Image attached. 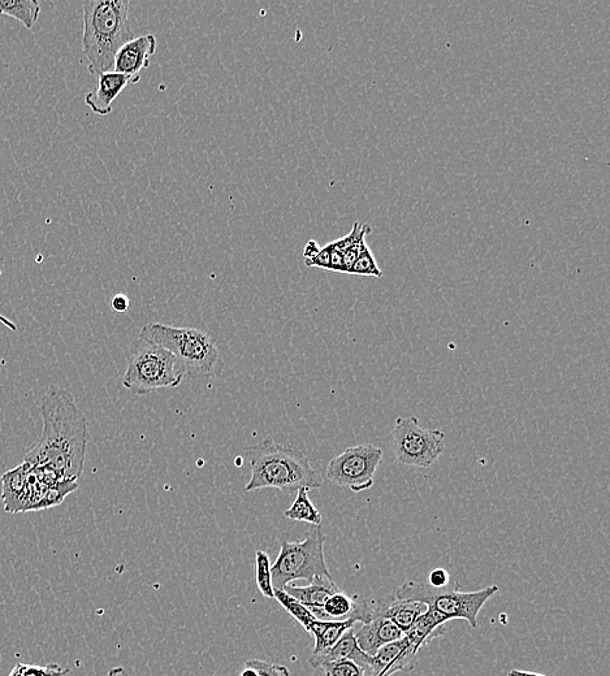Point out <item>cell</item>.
<instances>
[{"mask_svg":"<svg viewBox=\"0 0 610 676\" xmlns=\"http://www.w3.org/2000/svg\"><path fill=\"white\" fill-rule=\"evenodd\" d=\"M42 435L24 457L29 465L53 471L63 480L77 481L84 472L89 426L68 390L51 385L43 394Z\"/></svg>","mask_w":610,"mask_h":676,"instance_id":"6da1fadb","label":"cell"},{"mask_svg":"<svg viewBox=\"0 0 610 676\" xmlns=\"http://www.w3.org/2000/svg\"><path fill=\"white\" fill-rule=\"evenodd\" d=\"M127 0H88L82 6V52L94 76L114 71L116 52L134 38Z\"/></svg>","mask_w":610,"mask_h":676,"instance_id":"7a4b0ae2","label":"cell"},{"mask_svg":"<svg viewBox=\"0 0 610 676\" xmlns=\"http://www.w3.org/2000/svg\"><path fill=\"white\" fill-rule=\"evenodd\" d=\"M246 458L252 476L245 492L267 488L292 492L305 488L310 491L322 487V480L310 459L292 445L266 439L246 450Z\"/></svg>","mask_w":610,"mask_h":676,"instance_id":"3957f363","label":"cell"},{"mask_svg":"<svg viewBox=\"0 0 610 676\" xmlns=\"http://www.w3.org/2000/svg\"><path fill=\"white\" fill-rule=\"evenodd\" d=\"M140 337L170 351L190 379H214L224 370L218 346L202 329L149 323L141 329Z\"/></svg>","mask_w":610,"mask_h":676,"instance_id":"277c9868","label":"cell"},{"mask_svg":"<svg viewBox=\"0 0 610 676\" xmlns=\"http://www.w3.org/2000/svg\"><path fill=\"white\" fill-rule=\"evenodd\" d=\"M77 488V481L63 480L53 471L23 462L2 476L0 497L6 513H28L63 504Z\"/></svg>","mask_w":610,"mask_h":676,"instance_id":"5b68a950","label":"cell"},{"mask_svg":"<svg viewBox=\"0 0 610 676\" xmlns=\"http://www.w3.org/2000/svg\"><path fill=\"white\" fill-rule=\"evenodd\" d=\"M185 374L167 349L138 337L129 349L123 387L137 396L179 387Z\"/></svg>","mask_w":610,"mask_h":676,"instance_id":"8992f818","label":"cell"},{"mask_svg":"<svg viewBox=\"0 0 610 676\" xmlns=\"http://www.w3.org/2000/svg\"><path fill=\"white\" fill-rule=\"evenodd\" d=\"M499 592L497 585H490L475 592H461L454 588H432L431 585L406 582L393 595L400 600L418 601L443 615L447 621L464 619L471 627L478 626V615L483 606Z\"/></svg>","mask_w":610,"mask_h":676,"instance_id":"52a82bcc","label":"cell"},{"mask_svg":"<svg viewBox=\"0 0 610 676\" xmlns=\"http://www.w3.org/2000/svg\"><path fill=\"white\" fill-rule=\"evenodd\" d=\"M324 543L326 535L320 526H314L306 539L297 543L281 540L279 556L271 569L274 589H284L296 580L311 583L318 576L331 578L324 557Z\"/></svg>","mask_w":610,"mask_h":676,"instance_id":"ba28073f","label":"cell"},{"mask_svg":"<svg viewBox=\"0 0 610 676\" xmlns=\"http://www.w3.org/2000/svg\"><path fill=\"white\" fill-rule=\"evenodd\" d=\"M391 442L397 462L408 467H431L445 452V433L423 428L415 416H398Z\"/></svg>","mask_w":610,"mask_h":676,"instance_id":"9c48e42d","label":"cell"},{"mask_svg":"<svg viewBox=\"0 0 610 676\" xmlns=\"http://www.w3.org/2000/svg\"><path fill=\"white\" fill-rule=\"evenodd\" d=\"M383 455V450L375 445L352 446L331 459L326 478L337 487L348 488L354 493L369 491L374 487Z\"/></svg>","mask_w":610,"mask_h":676,"instance_id":"30bf717a","label":"cell"},{"mask_svg":"<svg viewBox=\"0 0 610 676\" xmlns=\"http://www.w3.org/2000/svg\"><path fill=\"white\" fill-rule=\"evenodd\" d=\"M423 648L404 635L402 639L384 645L372 656V663L365 676H392L396 673H410L417 665L419 652Z\"/></svg>","mask_w":610,"mask_h":676,"instance_id":"8fae6325","label":"cell"},{"mask_svg":"<svg viewBox=\"0 0 610 676\" xmlns=\"http://www.w3.org/2000/svg\"><path fill=\"white\" fill-rule=\"evenodd\" d=\"M141 76L124 75L115 71L98 76L97 88L85 95L86 106L99 116H107L112 112V103L120 97L129 85L138 84Z\"/></svg>","mask_w":610,"mask_h":676,"instance_id":"7c38bea8","label":"cell"},{"mask_svg":"<svg viewBox=\"0 0 610 676\" xmlns=\"http://www.w3.org/2000/svg\"><path fill=\"white\" fill-rule=\"evenodd\" d=\"M427 609L428 606L422 602L400 600L392 593L382 600L369 602V621L374 618L389 619L405 634Z\"/></svg>","mask_w":610,"mask_h":676,"instance_id":"4fadbf2b","label":"cell"},{"mask_svg":"<svg viewBox=\"0 0 610 676\" xmlns=\"http://www.w3.org/2000/svg\"><path fill=\"white\" fill-rule=\"evenodd\" d=\"M158 41L154 34H146L125 43L116 52L114 71L124 75L141 76L142 69L150 67V58L157 51Z\"/></svg>","mask_w":610,"mask_h":676,"instance_id":"5bb4252c","label":"cell"},{"mask_svg":"<svg viewBox=\"0 0 610 676\" xmlns=\"http://www.w3.org/2000/svg\"><path fill=\"white\" fill-rule=\"evenodd\" d=\"M357 631H354L359 648L369 656H375L376 652L384 645L391 644L404 637V632L395 623L385 618H374L366 623H359Z\"/></svg>","mask_w":610,"mask_h":676,"instance_id":"9a60e30c","label":"cell"},{"mask_svg":"<svg viewBox=\"0 0 610 676\" xmlns=\"http://www.w3.org/2000/svg\"><path fill=\"white\" fill-rule=\"evenodd\" d=\"M357 623L356 619L319 621L315 618L306 630L310 635H313L315 640L314 650L309 658L310 665L317 669L319 661L335 647L337 641L343 637L345 632L356 627Z\"/></svg>","mask_w":610,"mask_h":676,"instance_id":"2e32d148","label":"cell"},{"mask_svg":"<svg viewBox=\"0 0 610 676\" xmlns=\"http://www.w3.org/2000/svg\"><path fill=\"white\" fill-rule=\"evenodd\" d=\"M284 591L289 596L296 598L298 602H301L318 619L324 602L332 595H335V593L341 591V589L333 582L332 576L331 578L318 576L306 587H297V585L289 584L284 588Z\"/></svg>","mask_w":610,"mask_h":676,"instance_id":"e0dca14e","label":"cell"},{"mask_svg":"<svg viewBox=\"0 0 610 676\" xmlns=\"http://www.w3.org/2000/svg\"><path fill=\"white\" fill-rule=\"evenodd\" d=\"M333 661H350L356 663V665L365 670L366 673L371 667L372 657L359 648L356 636H354V628H350V630L346 631L343 637L337 641L335 647L319 661L317 669H319V666H322L323 663Z\"/></svg>","mask_w":610,"mask_h":676,"instance_id":"ac0fdd59","label":"cell"},{"mask_svg":"<svg viewBox=\"0 0 610 676\" xmlns=\"http://www.w3.org/2000/svg\"><path fill=\"white\" fill-rule=\"evenodd\" d=\"M0 15L14 17L32 30L41 15V3L37 0H0Z\"/></svg>","mask_w":610,"mask_h":676,"instance_id":"d6986e66","label":"cell"},{"mask_svg":"<svg viewBox=\"0 0 610 676\" xmlns=\"http://www.w3.org/2000/svg\"><path fill=\"white\" fill-rule=\"evenodd\" d=\"M284 517L294 520V522H304L320 526L322 524V514L313 505L309 497V491L305 488L298 489L297 496L288 510H285Z\"/></svg>","mask_w":610,"mask_h":676,"instance_id":"ffe728a7","label":"cell"},{"mask_svg":"<svg viewBox=\"0 0 610 676\" xmlns=\"http://www.w3.org/2000/svg\"><path fill=\"white\" fill-rule=\"evenodd\" d=\"M272 562L270 556L262 550L255 552V574L257 585L262 595L267 598H275V589L272 585Z\"/></svg>","mask_w":610,"mask_h":676,"instance_id":"44dd1931","label":"cell"},{"mask_svg":"<svg viewBox=\"0 0 610 676\" xmlns=\"http://www.w3.org/2000/svg\"><path fill=\"white\" fill-rule=\"evenodd\" d=\"M275 600H278L279 604L283 606V608L287 610L288 613L305 628V630H307L311 622L314 621V615L311 614L301 602H298L296 598L289 596L284 589H275Z\"/></svg>","mask_w":610,"mask_h":676,"instance_id":"7402d4cb","label":"cell"},{"mask_svg":"<svg viewBox=\"0 0 610 676\" xmlns=\"http://www.w3.org/2000/svg\"><path fill=\"white\" fill-rule=\"evenodd\" d=\"M71 670L50 663V665H28V663H16L8 676H67Z\"/></svg>","mask_w":610,"mask_h":676,"instance_id":"603a6c76","label":"cell"},{"mask_svg":"<svg viewBox=\"0 0 610 676\" xmlns=\"http://www.w3.org/2000/svg\"><path fill=\"white\" fill-rule=\"evenodd\" d=\"M350 275L372 276L378 277V279L383 277V272L378 267V264H376V260L374 255H372L369 246L366 245L363 247Z\"/></svg>","mask_w":610,"mask_h":676,"instance_id":"cb8c5ba5","label":"cell"},{"mask_svg":"<svg viewBox=\"0 0 610 676\" xmlns=\"http://www.w3.org/2000/svg\"><path fill=\"white\" fill-rule=\"evenodd\" d=\"M323 676H365V670L350 661H333L319 666Z\"/></svg>","mask_w":610,"mask_h":676,"instance_id":"d4e9b609","label":"cell"},{"mask_svg":"<svg viewBox=\"0 0 610 676\" xmlns=\"http://www.w3.org/2000/svg\"><path fill=\"white\" fill-rule=\"evenodd\" d=\"M246 667H252L259 676H291L287 667L267 661L250 660L246 662Z\"/></svg>","mask_w":610,"mask_h":676,"instance_id":"484cf974","label":"cell"},{"mask_svg":"<svg viewBox=\"0 0 610 676\" xmlns=\"http://www.w3.org/2000/svg\"><path fill=\"white\" fill-rule=\"evenodd\" d=\"M331 260V245L320 247L319 253L314 258L305 262L307 267L322 268V270L330 271Z\"/></svg>","mask_w":610,"mask_h":676,"instance_id":"4316f807","label":"cell"},{"mask_svg":"<svg viewBox=\"0 0 610 676\" xmlns=\"http://www.w3.org/2000/svg\"><path fill=\"white\" fill-rule=\"evenodd\" d=\"M451 584V576L444 569H434L428 575V585L432 588L440 589L448 587Z\"/></svg>","mask_w":610,"mask_h":676,"instance_id":"83f0119b","label":"cell"},{"mask_svg":"<svg viewBox=\"0 0 610 676\" xmlns=\"http://www.w3.org/2000/svg\"><path fill=\"white\" fill-rule=\"evenodd\" d=\"M330 271L344 272L343 253H340V251L337 250H333L332 246H331Z\"/></svg>","mask_w":610,"mask_h":676,"instance_id":"f1b7e54d","label":"cell"},{"mask_svg":"<svg viewBox=\"0 0 610 676\" xmlns=\"http://www.w3.org/2000/svg\"><path fill=\"white\" fill-rule=\"evenodd\" d=\"M112 310L119 312V314H124L125 311L129 309V299L125 297L124 294H118L112 298L111 301Z\"/></svg>","mask_w":610,"mask_h":676,"instance_id":"f546056e","label":"cell"},{"mask_svg":"<svg viewBox=\"0 0 610 676\" xmlns=\"http://www.w3.org/2000/svg\"><path fill=\"white\" fill-rule=\"evenodd\" d=\"M320 247L315 241H309V244L306 245L305 250H304V259L305 262L307 260H310L311 258H314L315 255L319 253Z\"/></svg>","mask_w":610,"mask_h":676,"instance_id":"4dcf8cb0","label":"cell"},{"mask_svg":"<svg viewBox=\"0 0 610 676\" xmlns=\"http://www.w3.org/2000/svg\"><path fill=\"white\" fill-rule=\"evenodd\" d=\"M107 676H136L133 675L132 673H129L125 667H112L110 671H108Z\"/></svg>","mask_w":610,"mask_h":676,"instance_id":"1f68e13d","label":"cell"},{"mask_svg":"<svg viewBox=\"0 0 610 676\" xmlns=\"http://www.w3.org/2000/svg\"><path fill=\"white\" fill-rule=\"evenodd\" d=\"M0 276H2V271H0ZM0 323H2L4 327L10 329V331L12 332L17 331V325L14 322H12V320L6 318V316H3L2 314H0Z\"/></svg>","mask_w":610,"mask_h":676,"instance_id":"d6a6232c","label":"cell"},{"mask_svg":"<svg viewBox=\"0 0 610 676\" xmlns=\"http://www.w3.org/2000/svg\"><path fill=\"white\" fill-rule=\"evenodd\" d=\"M508 676H547L542 674L530 673V671L512 670Z\"/></svg>","mask_w":610,"mask_h":676,"instance_id":"836d02e7","label":"cell"},{"mask_svg":"<svg viewBox=\"0 0 610 676\" xmlns=\"http://www.w3.org/2000/svg\"><path fill=\"white\" fill-rule=\"evenodd\" d=\"M240 676H259L257 671L252 669V667H246L244 671H241Z\"/></svg>","mask_w":610,"mask_h":676,"instance_id":"e575fe53","label":"cell"}]
</instances>
